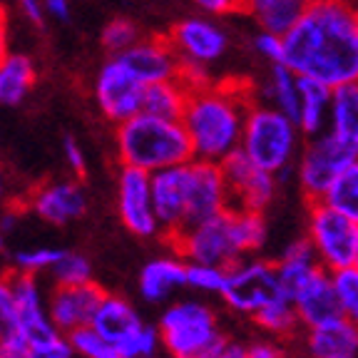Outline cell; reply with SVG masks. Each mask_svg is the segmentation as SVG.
<instances>
[{
	"mask_svg": "<svg viewBox=\"0 0 358 358\" xmlns=\"http://www.w3.org/2000/svg\"><path fill=\"white\" fill-rule=\"evenodd\" d=\"M140 28L127 17H115L105 25L102 30V48L110 52L112 57H120L122 52H127L129 48L140 43Z\"/></svg>",
	"mask_w": 358,
	"mask_h": 358,
	"instance_id": "36",
	"label": "cell"
},
{
	"mask_svg": "<svg viewBox=\"0 0 358 358\" xmlns=\"http://www.w3.org/2000/svg\"><path fill=\"white\" fill-rule=\"evenodd\" d=\"M120 358H124V356H120Z\"/></svg>",
	"mask_w": 358,
	"mask_h": 358,
	"instance_id": "55",
	"label": "cell"
},
{
	"mask_svg": "<svg viewBox=\"0 0 358 358\" xmlns=\"http://www.w3.org/2000/svg\"><path fill=\"white\" fill-rule=\"evenodd\" d=\"M227 284V268L209 264H187V289L204 296H222Z\"/></svg>",
	"mask_w": 358,
	"mask_h": 358,
	"instance_id": "37",
	"label": "cell"
},
{
	"mask_svg": "<svg viewBox=\"0 0 358 358\" xmlns=\"http://www.w3.org/2000/svg\"><path fill=\"white\" fill-rule=\"evenodd\" d=\"M8 55V20H6V10L0 6V57Z\"/></svg>",
	"mask_w": 358,
	"mask_h": 358,
	"instance_id": "50",
	"label": "cell"
},
{
	"mask_svg": "<svg viewBox=\"0 0 358 358\" xmlns=\"http://www.w3.org/2000/svg\"><path fill=\"white\" fill-rule=\"evenodd\" d=\"M145 87L179 78L182 60L167 38H145L117 57Z\"/></svg>",
	"mask_w": 358,
	"mask_h": 358,
	"instance_id": "19",
	"label": "cell"
},
{
	"mask_svg": "<svg viewBox=\"0 0 358 358\" xmlns=\"http://www.w3.org/2000/svg\"><path fill=\"white\" fill-rule=\"evenodd\" d=\"M17 222H20V214H17V212H13V209L3 212V214H0V234H3V236L10 234V231L17 227Z\"/></svg>",
	"mask_w": 358,
	"mask_h": 358,
	"instance_id": "49",
	"label": "cell"
},
{
	"mask_svg": "<svg viewBox=\"0 0 358 358\" xmlns=\"http://www.w3.org/2000/svg\"><path fill=\"white\" fill-rule=\"evenodd\" d=\"M284 65L329 87L358 83V0L308 3L284 38Z\"/></svg>",
	"mask_w": 358,
	"mask_h": 358,
	"instance_id": "1",
	"label": "cell"
},
{
	"mask_svg": "<svg viewBox=\"0 0 358 358\" xmlns=\"http://www.w3.org/2000/svg\"><path fill=\"white\" fill-rule=\"evenodd\" d=\"M279 296L284 294H281L274 259L249 257L227 268V284L219 301L234 316H244L252 321L264 306H268Z\"/></svg>",
	"mask_w": 358,
	"mask_h": 358,
	"instance_id": "8",
	"label": "cell"
},
{
	"mask_svg": "<svg viewBox=\"0 0 358 358\" xmlns=\"http://www.w3.org/2000/svg\"><path fill=\"white\" fill-rule=\"evenodd\" d=\"M291 303L296 308L301 329H316V326L341 319V308L336 301V291L329 271H321L316 279L308 281L296 296L291 299Z\"/></svg>",
	"mask_w": 358,
	"mask_h": 358,
	"instance_id": "24",
	"label": "cell"
},
{
	"mask_svg": "<svg viewBox=\"0 0 358 358\" xmlns=\"http://www.w3.org/2000/svg\"><path fill=\"white\" fill-rule=\"evenodd\" d=\"M20 3V10L22 15L28 17L33 25H38V28H43V22H45V6H43V0H17Z\"/></svg>",
	"mask_w": 358,
	"mask_h": 358,
	"instance_id": "47",
	"label": "cell"
},
{
	"mask_svg": "<svg viewBox=\"0 0 358 358\" xmlns=\"http://www.w3.org/2000/svg\"><path fill=\"white\" fill-rule=\"evenodd\" d=\"M331 284L336 291V301L341 308V319L358 326V266L338 268L331 274Z\"/></svg>",
	"mask_w": 358,
	"mask_h": 358,
	"instance_id": "35",
	"label": "cell"
},
{
	"mask_svg": "<svg viewBox=\"0 0 358 358\" xmlns=\"http://www.w3.org/2000/svg\"><path fill=\"white\" fill-rule=\"evenodd\" d=\"M299 87H301V78L296 73H291L284 62L268 65L266 80L257 90L262 97H254V100L276 107L279 112H284L286 117H291L299 124Z\"/></svg>",
	"mask_w": 358,
	"mask_h": 358,
	"instance_id": "27",
	"label": "cell"
},
{
	"mask_svg": "<svg viewBox=\"0 0 358 358\" xmlns=\"http://www.w3.org/2000/svg\"><path fill=\"white\" fill-rule=\"evenodd\" d=\"M6 189H8V185H6V174H3V169H0V201L6 199Z\"/></svg>",
	"mask_w": 358,
	"mask_h": 358,
	"instance_id": "51",
	"label": "cell"
},
{
	"mask_svg": "<svg viewBox=\"0 0 358 358\" xmlns=\"http://www.w3.org/2000/svg\"><path fill=\"white\" fill-rule=\"evenodd\" d=\"M329 132L358 150V83L334 87Z\"/></svg>",
	"mask_w": 358,
	"mask_h": 358,
	"instance_id": "29",
	"label": "cell"
},
{
	"mask_svg": "<svg viewBox=\"0 0 358 358\" xmlns=\"http://www.w3.org/2000/svg\"><path fill=\"white\" fill-rule=\"evenodd\" d=\"M222 172L227 179V187H229L234 209L264 214L274 204L276 192H279V179L274 174L264 172L254 162H249L241 152H234L229 159H224Z\"/></svg>",
	"mask_w": 358,
	"mask_h": 358,
	"instance_id": "14",
	"label": "cell"
},
{
	"mask_svg": "<svg viewBox=\"0 0 358 358\" xmlns=\"http://www.w3.org/2000/svg\"><path fill=\"white\" fill-rule=\"evenodd\" d=\"M152 199L162 236L172 244L187 229V174L182 167L152 174Z\"/></svg>",
	"mask_w": 358,
	"mask_h": 358,
	"instance_id": "17",
	"label": "cell"
},
{
	"mask_svg": "<svg viewBox=\"0 0 358 358\" xmlns=\"http://www.w3.org/2000/svg\"><path fill=\"white\" fill-rule=\"evenodd\" d=\"M157 331L162 348L172 358H212L227 338L219 313L199 299H177L167 303Z\"/></svg>",
	"mask_w": 358,
	"mask_h": 358,
	"instance_id": "6",
	"label": "cell"
},
{
	"mask_svg": "<svg viewBox=\"0 0 358 358\" xmlns=\"http://www.w3.org/2000/svg\"><path fill=\"white\" fill-rule=\"evenodd\" d=\"M306 6V0H244L241 13L252 17L262 33L286 38L301 20Z\"/></svg>",
	"mask_w": 358,
	"mask_h": 358,
	"instance_id": "25",
	"label": "cell"
},
{
	"mask_svg": "<svg viewBox=\"0 0 358 358\" xmlns=\"http://www.w3.org/2000/svg\"><path fill=\"white\" fill-rule=\"evenodd\" d=\"M274 266H276V276H279L281 294L286 299H294L308 281L316 279L321 271H326L319 264V259H316V254H313L306 236H299V239L289 241L279 252V257L274 259Z\"/></svg>",
	"mask_w": 358,
	"mask_h": 358,
	"instance_id": "23",
	"label": "cell"
},
{
	"mask_svg": "<svg viewBox=\"0 0 358 358\" xmlns=\"http://www.w3.org/2000/svg\"><path fill=\"white\" fill-rule=\"evenodd\" d=\"M105 294L107 291L97 281L83 286H52V291L48 294V311H50L52 326L65 336L92 326Z\"/></svg>",
	"mask_w": 358,
	"mask_h": 358,
	"instance_id": "16",
	"label": "cell"
},
{
	"mask_svg": "<svg viewBox=\"0 0 358 358\" xmlns=\"http://www.w3.org/2000/svg\"><path fill=\"white\" fill-rule=\"evenodd\" d=\"M17 334V303L10 271L0 274V338Z\"/></svg>",
	"mask_w": 358,
	"mask_h": 358,
	"instance_id": "39",
	"label": "cell"
},
{
	"mask_svg": "<svg viewBox=\"0 0 358 358\" xmlns=\"http://www.w3.org/2000/svg\"><path fill=\"white\" fill-rule=\"evenodd\" d=\"M115 147L122 167L140 169L147 174L182 167L194 159L189 134L182 120H164L140 112L137 117L117 124Z\"/></svg>",
	"mask_w": 358,
	"mask_h": 358,
	"instance_id": "4",
	"label": "cell"
},
{
	"mask_svg": "<svg viewBox=\"0 0 358 358\" xmlns=\"http://www.w3.org/2000/svg\"><path fill=\"white\" fill-rule=\"evenodd\" d=\"M145 85L117 57H110L97 70L95 85H92L97 107L115 124L127 122L145 110Z\"/></svg>",
	"mask_w": 358,
	"mask_h": 358,
	"instance_id": "11",
	"label": "cell"
},
{
	"mask_svg": "<svg viewBox=\"0 0 358 358\" xmlns=\"http://www.w3.org/2000/svg\"><path fill=\"white\" fill-rule=\"evenodd\" d=\"M306 137L299 124L276 107L252 102L246 112L244 137H241V155L262 167L264 172L274 174L276 179H286L296 167Z\"/></svg>",
	"mask_w": 358,
	"mask_h": 358,
	"instance_id": "5",
	"label": "cell"
},
{
	"mask_svg": "<svg viewBox=\"0 0 358 358\" xmlns=\"http://www.w3.org/2000/svg\"><path fill=\"white\" fill-rule=\"evenodd\" d=\"M252 102L254 87L236 80L214 83L212 87L192 92L182 124L189 134L194 159L222 164L239 152Z\"/></svg>",
	"mask_w": 358,
	"mask_h": 358,
	"instance_id": "2",
	"label": "cell"
},
{
	"mask_svg": "<svg viewBox=\"0 0 358 358\" xmlns=\"http://www.w3.org/2000/svg\"><path fill=\"white\" fill-rule=\"evenodd\" d=\"M189 90L177 80H167V83L150 85L145 90V110L147 115L164 120H182L185 117L187 102H189Z\"/></svg>",
	"mask_w": 358,
	"mask_h": 358,
	"instance_id": "31",
	"label": "cell"
},
{
	"mask_svg": "<svg viewBox=\"0 0 358 358\" xmlns=\"http://www.w3.org/2000/svg\"><path fill=\"white\" fill-rule=\"evenodd\" d=\"M187 174V229L219 217L231 209V196L222 164L192 159L185 164ZM185 229V231H187Z\"/></svg>",
	"mask_w": 358,
	"mask_h": 358,
	"instance_id": "12",
	"label": "cell"
},
{
	"mask_svg": "<svg viewBox=\"0 0 358 358\" xmlns=\"http://www.w3.org/2000/svg\"><path fill=\"white\" fill-rule=\"evenodd\" d=\"M246 358H296L294 348L276 338H257L246 343Z\"/></svg>",
	"mask_w": 358,
	"mask_h": 358,
	"instance_id": "41",
	"label": "cell"
},
{
	"mask_svg": "<svg viewBox=\"0 0 358 358\" xmlns=\"http://www.w3.org/2000/svg\"><path fill=\"white\" fill-rule=\"evenodd\" d=\"M331 95L334 87L316 80H301L299 87V129L306 140L321 137L329 132V117H331Z\"/></svg>",
	"mask_w": 358,
	"mask_h": 358,
	"instance_id": "26",
	"label": "cell"
},
{
	"mask_svg": "<svg viewBox=\"0 0 358 358\" xmlns=\"http://www.w3.org/2000/svg\"><path fill=\"white\" fill-rule=\"evenodd\" d=\"M45 15L55 17V20L65 22L70 20V0H43Z\"/></svg>",
	"mask_w": 358,
	"mask_h": 358,
	"instance_id": "48",
	"label": "cell"
},
{
	"mask_svg": "<svg viewBox=\"0 0 358 358\" xmlns=\"http://www.w3.org/2000/svg\"><path fill=\"white\" fill-rule=\"evenodd\" d=\"M67 338L73 343V351L78 358H120L117 348L112 346L105 336L97 334L92 326L75 331V334H70Z\"/></svg>",
	"mask_w": 358,
	"mask_h": 358,
	"instance_id": "38",
	"label": "cell"
},
{
	"mask_svg": "<svg viewBox=\"0 0 358 358\" xmlns=\"http://www.w3.org/2000/svg\"><path fill=\"white\" fill-rule=\"evenodd\" d=\"M201 13L214 17H224V15H234V13L244 10V0H192Z\"/></svg>",
	"mask_w": 358,
	"mask_h": 358,
	"instance_id": "45",
	"label": "cell"
},
{
	"mask_svg": "<svg viewBox=\"0 0 358 358\" xmlns=\"http://www.w3.org/2000/svg\"><path fill=\"white\" fill-rule=\"evenodd\" d=\"M33 358H75L73 343L65 334H52L43 341L33 343Z\"/></svg>",
	"mask_w": 358,
	"mask_h": 358,
	"instance_id": "40",
	"label": "cell"
},
{
	"mask_svg": "<svg viewBox=\"0 0 358 358\" xmlns=\"http://www.w3.org/2000/svg\"><path fill=\"white\" fill-rule=\"evenodd\" d=\"M212 358H246V343L244 341H236L234 336H227L224 343L217 348Z\"/></svg>",
	"mask_w": 358,
	"mask_h": 358,
	"instance_id": "46",
	"label": "cell"
},
{
	"mask_svg": "<svg viewBox=\"0 0 358 358\" xmlns=\"http://www.w3.org/2000/svg\"><path fill=\"white\" fill-rule=\"evenodd\" d=\"M303 236L329 274L356 264L358 224L331 209L326 201L306 204V231H303Z\"/></svg>",
	"mask_w": 358,
	"mask_h": 358,
	"instance_id": "9",
	"label": "cell"
},
{
	"mask_svg": "<svg viewBox=\"0 0 358 358\" xmlns=\"http://www.w3.org/2000/svg\"><path fill=\"white\" fill-rule=\"evenodd\" d=\"M48 276L52 279V286H83L95 281L90 259L80 252H67V249Z\"/></svg>",
	"mask_w": 358,
	"mask_h": 358,
	"instance_id": "34",
	"label": "cell"
},
{
	"mask_svg": "<svg viewBox=\"0 0 358 358\" xmlns=\"http://www.w3.org/2000/svg\"><path fill=\"white\" fill-rule=\"evenodd\" d=\"M17 303V334H22L30 343L43 341L48 336L57 334L48 311V294L43 291L40 276L10 274Z\"/></svg>",
	"mask_w": 358,
	"mask_h": 358,
	"instance_id": "20",
	"label": "cell"
},
{
	"mask_svg": "<svg viewBox=\"0 0 358 358\" xmlns=\"http://www.w3.org/2000/svg\"><path fill=\"white\" fill-rule=\"evenodd\" d=\"M358 159V150L331 132H324L321 137L306 140L299 157L294 174H296V185L306 204L313 201H324L326 192L331 189L338 174Z\"/></svg>",
	"mask_w": 358,
	"mask_h": 358,
	"instance_id": "10",
	"label": "cell"
},
{
	"mask_svg": "<svg viewBox=\"0 0 358 358\" xmlns=\"http://www.w3.org/2000/svg\"><path fill=\"white\" fill-rule=\"evenodd\" d=\"M254 50H257L259 57H264L268 65H279V62H284V38L259 30V33L254 35Z\"/></svg>",
	"mask_w": 358,
	"mask_h": 358,
	"instance_id": "42",
	"label": "cell"
},
{
	"mask_svg": "<svg viewBox=\"0 0 358 358\" xmlns=\"http://www.w3.org/2000/svg\"><path fill=\"white\" fill-rule=\"evenodd\" d=\"M167 40L182 62L209 67L219 62L229 50V35L227 30L207 17H185L172 25Z\"/></svg>",
	"mask_w": 358,
	"mask_h": 358,
	"instance_id": "15",
	"label": "cell"
},
{
	"mask_svg": "<svg viewBox=\"0 0 358 358\" xmlns=\"http://www.w3.org/2000/svg\"><path fill=\"white\" fill-rule=\"evenodd\" d=\"M187 286V262L177 254L155 257L140 268L137 276V294L147 303H164L172 299L174 291Z\"/></svg>",
	"mask_w": 358,
	"mask_h": 358,
	"instance_id": "22",
	"label": "cell"
},
{
	"mask_svg": "<svg viewBox=\"0 0 358 358\" xmlns=\"http://www.w3.org/2000/svg\"><path fill=\"white\" fill-rule=\"evenodd\" d=\"M62 155H65V162H67V167H70V172H73L75 177H85V172H87V159H85L83 147H80V142L75 140V137H65V142H62Z\"/></svg>",
	"mask_w": 358,
	"mask_h": 358,
	"instance_id": "44",
	"label": "cell"
},
{
	"mask_svg": "<svg viewBox=\"0 0 358 358\" xmlns=\"http://www.w3.org/2000/svg\"><path fill=\"white\" fill-rule=\"evenodd\" d=\"M252 321L266 338H276V341H284V343L296 341L303 331L301 321L296 316V308H294L291 299L286 296H279L276 301L264 306Z\"/></svg>",
	"mask_w": 358,
	"mask_h": 358,
	"instance_id": "30",
	"label": "cell"
},
{
	"mask_svg": "<svg viewBox=\"0 0 358 358\" xmlns=\"http://www.w3.org/2000/svg\"><path fill=\"white\" fill-rule=\"evenodd\" d=\"M65 249H55V246H33V249H20L13 257H8L10 262V274H25V276H40L50 274L55 264L62 259Z\"/></svg>",
	"mask_w": 358,
	"mask_h": 358,
	"instance_id": "33",
	"label": "cell"
},
{
	"mask_svg": "<svg viewBox=\"0 0 358 358\" xmlns=\"http://www.w3.org/2000/svg\"><path fill=\"white\" fill-rule=\"evenodd\" d=\"M35 85V65L28 55L8 52L0 57V105H20Z\"/></svg>",
	"mask_w": 358,
	"mask_h": 358,
	"instance_id": "28",
	"label": "cell"
},
{
	"mask_svg": "<svg viewBox=\"0 0 358 358\" xmlns=\"http://www.w3.org/2000/svg\"><path fill=\"white\" fill-rule=\"evenodd\" d=\"M92 329L105 336L124 358H152L157 348L162 346L157 326L147 324L140 311L134 308V303L115 291L105 294L92 319Z\"/></svg>",
	"mask_w": 358,
	"mask_h": 358,
	"instance_id": "7",
	"label": "cell"
},
{
	"mask_svg": "<svg viewBox=\"0 0 358 358\" xmlns=\"http://www.w3.org/2000/svg\"><path fill=\"white\" fill-rule=\"evenodd\" d=\"M6 257V236L0 234V259Z\"/></svg>",
	"mask_w": 358,
	"mask_h": 358,
	"instance_id": "52",
	"label": "cell"
},
{
	"mask_svg": "<svg viewBox=\"0 0 358 358\" xmlns=\"http://www.w3.org/2000/svg\"><path fill=\"white\" fill-rule=\"evenodd\" d=\"M296 341L301 358H358V326L346 319L303 329Z\"/></svg>",
	"mask_w": 358,
	"mask_h": 358,
	"instance_id": "21",
	"label": "cell"
},
{
	"mask_svg": "<svg viewBox=\"0 0 358 358\" xmlns=\"http://www.w3.org/2000/svg\"><path fill=\"white\" fill-rule=\"evenodd\" d=\"M324 201L353 224H358V159L338 174V179L326 192Z\"/></svg>",
	"mask_w": 358,
	"mask_h": 358,
	"instance_id": "32",
	"label": "cell"
},
{
	"mask_svg": "<svg viewBox=\"0 0 358 358\" xmlns=\"http://www.w3.org/2000/svg\"><path fill=\"white\" fill-rule=\"evenodd\" d=\"M0 358H33V343L22 334H10L0 338Z\"/></svg>",
	"mask_w": 358,
	"mask_h": 358,
	"instance_id": "43",
	"label": "cell"
},
{
	"mask_svg": "<svg viewBox=\"0 0 358 358\" xmlns=\"http://www.w3.org/2000/svg\"><path fill=\"white\" fill-rule=\"evenodd\" d=\"M28 207L35 217L52 227H65L70 222H78L87 212V194H85L80 182L60 179V182H48L38 187L30 194Z\"/></svg>",
	"mask_w": 358,
	"mask_h": 358,
	"instance_id": "18",
	"label": "cell"
},
{
	"mask_svg": "<svg viewBox=\"0 0 358 358\" xmlns=\"http://www.w3.org/2000/svg\"><path fill=\"white\" fill-rule=\"evenodd\" d=\"M117 217L129 234L140 239L162 236L152 199V174L120 167L117 174Z\"/></svg>",
	"mask_w": 358,
	"mask_h": 358,
	"instance_id": "13",
	"label": "cell"
},
{
	"mask_svg": "<svg viewBox=\"0 0 358 358\" xmlns=\"http://www.w3.org/2000/svg\"><path fill=\"white\" fill-rule=\"evenodd\" d=\"M306 3H316V0H306Z\"/></svg>",
	"mask_w": 358,
	"mask_h": 358,
	"instance_id": "54",
	"label": "cell"
},
{
	"mask_svg": "<svg viewBox=\"0 0 358 358\" xmlns=\"http://www.w3.org/2000/svg\"><path fill=\"white\" fill-rule=\"evenodd\" d=\"M266 239L268 227L264 214L231 207L209 222L182 231L172 241V249L187 264L229 268L241 259L262 257Z\"/></svg>",
	"mask_w": 358,
	"mask_h": 358,
	"instance_id": "3",
	"label": "cell"
},
{
	"mask_svg": "<svg viewBox=\"0 0 358 358\" xmlns=\"http://www.w3.org/2000/svg\"><path fill=\"white\" fill-rule=\"evenodd\" d=\"M356 266H358V249H356Z\"/></svg>",
	"mask_w": 358,
	"mask_h": 358,
	"instance_id": "53",
	"label": "cell"
}]
</instances>
